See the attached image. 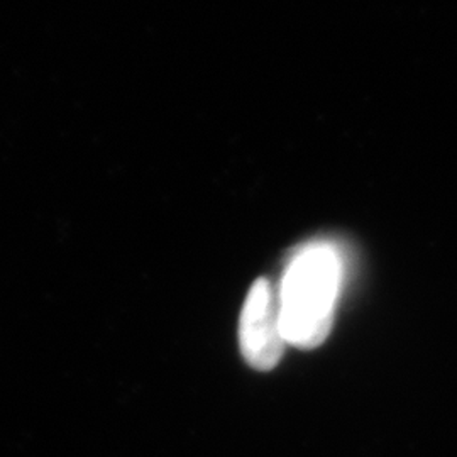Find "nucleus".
<instances>
[{
    "label": "nucleus",
    "mask_w": 457,
    "mask_h": 457,
    "mask_svg": "<svg viewBox=\"0 0 457 457\" xmlns=\"http://www.w3.org/2000/svg\"><path fill=\"white\" fill-rule=\"evenodd\" d=\"M343 283V262L332 245L302 247L288 262L278 288L281 328L287 344L313 349L332 328Z\"/></svg>",
    "instance_id": "obj_1"
},
{
    "label": "nucleus",
    "mask_w": 457,
    "mask_h": 457,
    "mask_svg": "<svg viewBox=\"0 0 457 457\" xmlns=\"http://www.w3.org/2000/svg\"><path fill=\"white\" fill-rule=\"evenodd\" d=\"M239 343L247 364L258 371L273 370L285 353L278 290L264 278L256 279L245 296Z\"/></svg>",
    "instance_id": "obj_2"
}]
</instances>
